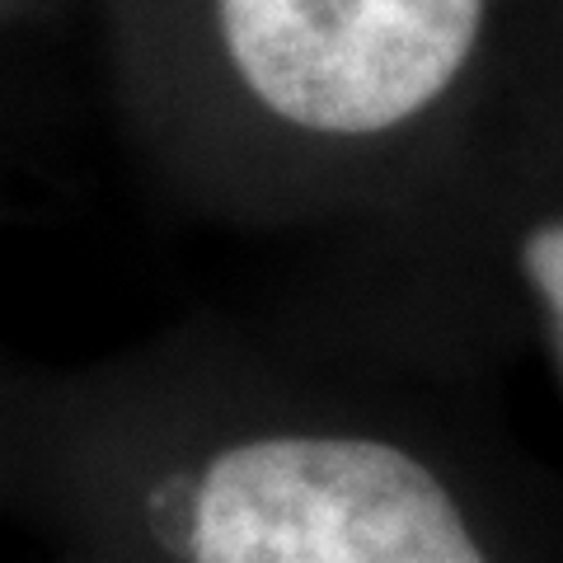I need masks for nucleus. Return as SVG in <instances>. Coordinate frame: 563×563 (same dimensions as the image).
Masks as SVG:
<instances>
[{"label": "nucleus", "instance_id": "nucleus-1", "mask_svg": "<svg viewBox=\"0 0 563 563\" xmlns=\"http://www.w3.org/2000/svg\"><path fill=\"white\" fill-rule=\"evenodd\" d=\"M132 90L254 217L432 179L507 103L526 0H99Z\"/></svg>", "mask_w": 563, "mask_h": 563}, {"label": "nucleus", "instance_id": "nucleus-2", "mask_svg": "<svg viewBox=\"0 0 563 563\" xmlns=\"http://www.w3.org/2000/svg\"><path fill=\"white\" fill-rule=\"evenodd\" d=\"M179 507L184 563H498L442 474L372 432L235 437Z\"/></svg>", "mask_w": 563, "mask_h": 563}, {"label": "nucleus", "instance_id": "nucleus-3", "mask_svg": "<svg viewBox=\"0 0 563 563\" xmlns=\"http://www.w3.org/2000/svg\"><path fill=\"white\" fill-rule=\"evenodd\" d=\"M507 263L517 287L531 301V314L550 343V357L563 380V188L544 184L531 192L507 231Z\"/></svg>", "mask_w": 563, "mask_h": 563}, {"label": "nucleus", "instance_id": "nucleus-4", "mask_svg": "<svg viewBox=\"0 0 563 563\" xmlns=\"http://www.w3.org/2000/svg\"><path fill=\"white\" fill-rule=\"evenodd\" d=\"M507 99H531L540 109L563 113V0H526Z\"/></svg>", "mask_w": 563, "mask_h": 563}, {"label": "nucleus", "instance_id": "nucleus-5", "mask_svg": "<svg viewBox=\"0 0 563 563\" xmlns=\"http://www.w3.org/2000/svg\"><path fill=\"white\" fill-rule=\"evenodd\" d=\"M29 5V0H0V20H5V14H20Z\"/></svg>", "mask_w": 563, "mask_h": 563}]
</instances>
